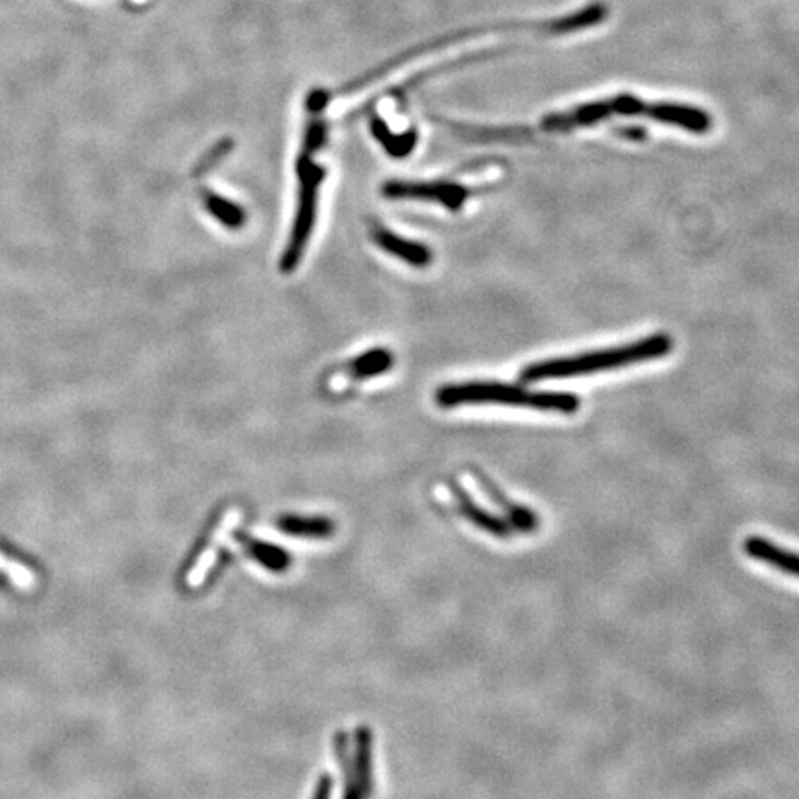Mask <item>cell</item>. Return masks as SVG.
I'll list each match as a JSON object with an SVG mask.
<instances>
[{
	"instance_id": "cell-15",
	"label": "cell",
	"mask_w": 799,
	"mask_h": 799,
	"mask_svg": "<svg viewBox=\"0 0 799 799\" xmlns=\"http://www.w3.org/2000/svg\"><path fill=\"white\" fill-rule=\"evenodd\" d=\"M372 132L378 137L385 150L393 156H406L407 152L413 148L417 141L415 132H407L406 136H393L387 128V124L382 123L378 117H372Z\"/></svg>"
},
{
	"instance_id": "cell-16",
	"label": "cell",
	"mask_w": 799,
	"mask_h": 799,
	"mask_svg": "<svg viewBox=\"0 0 799 799\" xmlns=\"http://www.w3.org/2000/svg\"><path fill=\"white\" fill-rule=\"evenodd\" d=\"M333 748H335V755L337 761L343 766V774H345V799H365L359 785H357L356 770L354 764L350 763V755H348V737L345 733H337L335 740H333Z\"/></svg>"
},
{
	"instance_id": "cell-13",
	"label": "cell",
	"mask_w": 799,
	"mask_h": 799,
	"mask_svg": "<svg viewBox=\"0 0 799 799\" xmlns=\"http://www.w3.org/2000/svg\"><path fill=\"white\" fill-rule=\"evenodd\" d=\"M391 367H393V354L389 350H372V352H367V354L354 359L348 365V370L354 378L363 380V378H372V376L387 372Z\"/></svg>"
},
{
	"instance_id": "cell-5",
	"label": "cell",
	"mask_w": 799,
	"mask_h": 799,
	"mask_svg": "<svg viewBox=\"0 0 799 799\" xmlns=\"http://www.w3.org/2000/svg\"><path fill=\"white\" fill-rule=\"evenodd\" d=\"M383 195L389 198H420L435 200L446 208L459 209L467 200L468 191L454 184H411V182H389L383 187Z\"/></svg>"
},
{
	"instance_id": "cell-6",
	"label": "cell",
	"mask_w": 799,
	"mask_h": 799,
	"mask_svg": "<svg viewBox=\"0 0 799 799\" xmlns=\"http://www.w3.org/2000/svg\"><path fill=\"white\" fill-rule=\"evenodd\" d=\"M744 552L751 559H757L764 565L799 579V554L790 552L770 539L751 535L744 541Z\"/></svg>"
},
{
	"instance_id": "cell-7",
	"label": "cell",
	"mask_w": 799,
	"mask_h": 799,
	"mask_svg": "<svg viewBox=\"0 0 799 799\" xmlns=\"http://www.w3.org/2000/svg\"><path fill=\"white\" fill-rule=\"evenodd\" d=\"M476 480L480 481L481 489L485 491L487 496H491L492 502L498 505L500 509H504L507 518L515 524V528L522 533H533L541 526V518L524 505L517 504L513 500H509L504 492L500 491L494 483H492L487 476H483L481 472H476Z\"/></svg>"
},
{
	"instance_id": "cell-4",
	"label": "cell",
	"mask_w": 799,
	"mask_h": 799,
	"mask_svg": "<svg viewBox=\"0 0 799 799\" xmlns=\"http://www.w3.org/2000/svg\"><path fill=\"white\" fill-rule=\"evenodd\" d=\"M296 171L300 176V198H298V215H296L295 228L291 234V241L287 245V250L283 254V272H291L298 265L302 258V252L308 243L309 232L313 230L315 222V211H317V197H319V185L324 180V171L317 167L311 154L302 152L296 163Z\"/></svg>"
},
{
	"instance_id": "cell-3",
	"label": "cell",
	"mask_w": 799,
	"mask_h": 799,
	"mask_svg": "<svg viewBox=\"0 0 799 799\" xmlns=\"http://www.w3.org/2000/svg\"><path fill=\"white\" fill-rule=\"evenodd\" d=\"M437 404L441 407L500 404V406L529 407L537 411L574 415L581 407V398L576 394L557 393V391H528L520 385H509V383L472 382L448 385L439 389Z\"/></svg>"
},
{
	"instance_id": "cell-1",
	"label": "cell",
	"mask_w": 799,
	"mask_h": 799,
	"mask_svg": "<svg viewBox=\"0 0 799 799\" xmlns=\"http://www.w3.org/2000/svg\"><path fill=\"white\" fill-rule=\"evenodd\" d=\"M615 115H627V117H648L655 123L668 124L683 128L690 134L703 136L713 128V117L698 106L689 104H679V102H650V100L640 99L631 93H620L609 99L594 100L585 102L574 108L565 111H555L546 117H542V132H552V134H566L576 128H587L594 124L603 123Z\"/></svg>"
},
{
	"instance_id": "cell-18",
	"label": "cell",
	"mask_w": 799,
	"mask_h": 799,
	"mask_svg": "<svg viewBox=\"0 0 799 799\" xmlns=\"http://www.w3.org/2000/svg\"><path fill=\"white\" fill-rule=\"evenodd\" d=\"M326 141V126L320 121L319 117L315 121L308 124L306 130V137H304V152L306 154H313L315 150H319Z\"/></svg>"
},
{
	"instance_id": "cell-17",
	"label": "cell",
	"mask_w": 799,
	"mask_h": 799,
	"mask_svg": "<svg viewBox=\"0 0 799 799\" xmlns=\"http://www.w3.org/2000/svg\"><path fill=\"white\" fill-rule=\"evenodd\" d=\"M0 572L6 574L13 585L23 587V589H30L36 583V576L28 566L21 565L17 559H12L10 555L2 554V552H0Z\"/></svg>"
},
{
	"instance_id": "cell-9",
	"label": "cell",
	"mask_w": 799,
	"mask_h": 799,
	"mask_svg": "<svg viewBox=\"0 0 799 799\" xmlns=\"http://www.w3.org/2000/svg\"><path fill=\"white\" fill-rule=\"evenodd\" d=\"M374 241L385 252L393 254L396 258L404 259L409 265L426 267L431 261V252L426 246L406 241V239H402L398 235L391 234L389 230L376 228L374 230Z\"/></svg>"
},
{
	"instance_id": "cell-12",
	"label": "cell",
	"mask_w": 799,
	"mask_h": 799,
	"mask_svg": "<svg viewBox=\"0 0 799 799\" xmlns=\"http://www.w3.org/2000/svg\"><path fill=\"white\" fill-rule=\"evenodd\" d=\"M239 539L245 544L246 552L252 555L259 565L269 568L272 572H283V570H287L291 566V557L282 548L269 544V542L248 539V537H243V535Z\"/></svg>"
},
{
	"instance_id": "cell-11",
	"label": "cell",
	"mask_w": 799,
	"mask_h": 799,
	"mask_svg": "<svg viewBox=\"0 0 799 799\" xmlns=\"http://www.w3.org/2000/svg\"><path fill=\"white\" fill-rule=\"evenodd\" d=\"M276 526L287 535L306 537V539H326V537H332L333 531H335V524L332 520L324 517L309 518L285 515L276 520Z\"/></svg>"
},
{
	"instance_id": "cell-19",
	"label": "cell",
	"mask_w": 799,
	"mask_h": 799,
	"mask_svg": "<svg viewBox=\"0 0 799 799\" xmlns=\"http://www.w3.org/2000/svg\"><path fill=\"white\" fill-rule=\"evenodd\" d=\"M332 790V775H322V777H320L319 785H317V790H315V796H313V799H332Z\"/></svg>"
},
{
	"instance_id": "cell-2",
	"label": "cell",
	"mask_w": 799,
	"mask_h": 799,
	"mask_svg": "<svg viewBox=\"0 0 799 799\" xmlns=\"http://www.w3.org/2000/svg\"><path fill=\"white\" fill-rule=\"evenodd\" d=\"M674 348V339L668 333L648 335L640 341L629 345L603 348L596 352H587L581 356L557 357L531 363L520 372L522 382H542V380H559V378H576L589 376L602 370L620 369L637 363H646L653 359L668 356Z\"/></svg>"
},
{
	"instance_id": "cell-8",
	"label": "cell",
	"mask_w": 799,
	"mask_h": 799,
	"mask_svg": "<svg viewBox=\"0 0 799 799\" xmlns=\"http://www.w3.org/2000/svg\"><path fill=\"white\" fill-rule=\"evenodd\" d=\"M452 491H454L455 500H457V509L461 511L463 517L467 518L468 522H472L476 528H480L481 531L494 535L498 539H509L511 537L513 528L509 526V522H505L502 518L485 511L461 487L454 485Z\"/></svg>"
},
{
	"instance_id": "cell-14",
	"label": "cell",
	"mask_w": 799,
	"mask_h": 799,
	"mask_svg": "<svg viewBox=\"0 0 799 799\" xmlns=\"http://www.w3.org/2000/svg\"><path fill=\"white\" fill-rule=\"evenodd\" d=\"M204 204L208 208L209 213L221 221L224 226L228 228H243L245 226L246 215L243 209L239 206L232 204L226 198L217 197L213 193H204Z\"/></svg>"
},
{
	"instance_id": "cell-10",
	"label": "cell",
	"mask_w": 799,
	"mask_h": 799,
	"mask_svg": "<svg viewBox=\"0 0 799 799\" xmlns=\"http://www.w3.org/2000/svg\"><path fill=\"white\" fill-rule=\"evenodd\" d=\"M354 770H356L357 785L367 799L374 790V775H372V731L369 727L361 726L356 731V755H354Z\"/></svg>"
}]
</instances>
